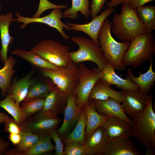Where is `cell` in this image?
I'll use <instances>...</instances> for the list:
<instances>
[{
  "label": "cell",
  "instance_id": "9c48e42d",
  "mask_svg": "<svg viewBox=\"0 0 155 155\" xmlns=\"http://www.w3.org/2000/svg\"><path fill=\"white\" fill-rule=\"evenodd\" d=\"M79 77L78 83L73 92L76 94V105L82 108L85 104L89 103V94L102 73V70L98 67L90 69L83 63L78 65Z\"/></svg>",
  "mask_w": 155,
  "mask_h": 155
},
{
  "label": "cell",
  "instance_id": "30bf717a",
  "mask_svg": "<svg viewBox=\"0 0 155 155\" xmlns=\"http://www.w3.org/2000/svg\"><path fill=\"white\" fill-rule=\"evenodd\" d=\"M15 21L18 23H22L20 28L24 29L29 24L33 23H41L46 24L50 27L56 29L65 40L69 39V37L64 31V29L69 31L68 26L63 23L61 19L63 18L61 10L59 9H54L49 14L44 16L37 18H28L21 16L17 12H15Z\"/></svg>",
  "mask_w": 155,
  "mask_h": 155
},
{
  "label": "cell",
  "instance_id": "e0dca14e",
  "mask_svg": "<svg viewBox=\"0 0 155 155\" xmlns=\"http://www.w3.org/2000/svg\"><path fill=\"white\" fill-rule=\"evenodd\" d=\"M55 86L50 79L38 72L32 78L27 94L24 100L45 98Z\"/></svg>",
  "mask_w": 155,
  "mask_h": 155
},
{
  "label": "cell",
  "instance_id": "d6a6232c",
  "mask_svg": "<svg viewBox=\"0 0 155 155\" xmlns=\"http://www.w3.org/2000/svg\"><path fill=\"white\" fill-rule=\"evenodd\" d=\"M89 4V0H72L71 7L67 8L63 13V18L74 19L80 12L87 20L90 15Z\"/></svg>",
  "mask_w": 155,
  "mask_h": 155
},
{
  "label": "cell",
  "instance_id": "7a4b0ae2",
  "mask_svg": "<svg viewBox=\"0 0 155 155\" xmlns=\"http://www.w3.org/2000/svg\"><path fill=\"white\" fill-rule=\"evenodd\" d=\"M112 22L106 19L100 30L98 39L104 58L115 69L124 71L126 66L122 63L123 56L129 48L131 42H118L111 33Z\"/></svg>",
  "mask_w": 155,
  "mask_h": 155
},
{
  "label": "cell",
  "instance_id": "d4e9b609",
  "mask_svg": "<svg viewBox=\"0 0 155 155\" xmlns=\"http://www.w3.org/2000/svg\"><path fill=\"white\" fill-rule=\"evenodd\" d=\"M12 53L26 60L36 70L42 69H56L59 67L30 50L16 49L12 51Z\"/></svg>",
  "mask_w": 155,
  "mask_h": 155
},
{
  "label": "cell",
  "instance_id": "b9f144b4",
  "mask_svg": "<svg viewBox=\"0 0 155 155\" xmlns=\"http://www.w3.org/2000/svg\"><path fill=\"white\" fill-rule=\"evenodd\" d=\"M8 139L14 146H16L20 143L21 137L20 133H9Z\"/></svg>",
  "mask_w": 155,
  "mask_h": 155
},
{
  "label": "cell",
  "instance_id": "277c9868",
  "mask_svg": "<svg viewBox=\"0 0 155 155\" xmlns=\"http://www.w3.org/2000/svg\"><path fill=\"white\" fill-rule=\"evenodd\" d=\"M155 54V42L152 33L146 32L137 36L131 42L122 59L125 66L136 69L145 62L153 59Z\"/></svg>",
  "mask_w": 155,
  "mask_h": 155
},
{
  "label": "cell",
  "instance_id": "8992f818",
  "mask_svg": "<svg viewBox=\"0 0 155 155\" xmlns=\"http://www.w3.org/2000/svg\"><path fill=\"white\" fill-rule=\"evenodd\" d=\"M38 72L50 79L65 95L73 92L79 81L78 66L71 61L67 65L56 69H42Z\"/></svg>",
  "mask_w": 155,
  "mask_h": 155
},
{
  "label": "cell",
  "instance_id": "ffe728a7",
  "mask_svg": "<svg viewBox=\"0 0 155 155\" xmlns=\"http://www.w3.org/2000/svg\"><path fill=\"white\" fill-rule=\"evenodd\" d=\"M36 70L34 69L18 80L15 78L12 81L8 94L16 102L20 103L26 97Z\"/></svg>",
  "mask_w": 155,
  "mask_h": 155
},
{
  "label": "cell",
  "instance_id": "d6986e66",
  "mask_svg": "<svg viewBox=\"0 0 155 155\" xmlns=\"http://www.w3.org/2000/svg\"><path fill=\"white\" fill-rule=\"evenodd\" d=\"M110 84L99 78L95 83L88 98V102L93 100H104L112 98L122 102L123 99L122 92L113 89Z\"/></svg>",
  "mask_w": 155,
  "mask_h": 155
},
{
  "label": "cell",
  "instance_id": "5bb4252c",
  "mask_svg": "<svg viewBox=\"0 0 155 155\" xmlns=\"http://www.w3.org/2000/svg\"><path fill=\"white\" fill-rule=\"evenodd\" d=\"M102 126L109 141L131 136L132 125L118 117H108Z\"/></svg>",
  "mask_w": 155,
  "mask_h": 155
},
{
  "label": "cell",
  "instance_id": "7c38bea8",
  "mask_svg": "<svg viewBox=\"0 0 155 155\" xmlns=\"http://www.w3.org/2000/svg\"><path fill=\"white\" fill-rule=\"evenodd\" d=\"M123 99L122 104L125 113L132 119L145 109L149 95L139 91L122 90Z\"/></svg>",
  "mask_w": 155,
  "mask_h": 155
},
{
  "label": "cell",
  "instance_id": "ac0fdd59",
  "mask_svg": "<svg viewBox=\"0 0 155 155\" xmlns=\"http://www.w3.org/2000/svg\"><path fill=\"white\" fill-rule=\"evenodd\" d=\"M15 21L12 12L5 15L0 14V32L1 45L0 50V59L4 63L8 58L9 45L13 43L14 40L13 37L11 36L9 34V26L11 22Z\"/></svg>",
  "mask_w": 155,
  "mask_h": 155
},
{
  "label": "cell",
  "instance_id": "44dd1931",
  "mask_svg": "<svg viewBox=\"0 0 155 155\" xmlns=\"http://www.w3.org/2000/svg\"><path fill=\"white\" fill-rule=\"evenodd\" d=\"M100 78L111 85H115L122 90L139 91V88L136 85L126 78L123 79L117 74L114 69L108 61L102 70Z\"/></svg>",
  "mask_w": 155,
  "mask_h": 155
},
{
  "label": "cell",
  "instance_id": "f6af8a7d",
  "mask_svg": "<svg viewBox=\"0 0 155 155\" xmlns=\"http://www.w3.org/2000/svg\"><path fill=\"white\" fill-rule=\"evenodd\" d=\"M147 149V152L146 154V155H154L155 154V149L150 147Z\"/></svg>",
  "mask_w": 155,
  "mask_h": 155
},
{
  "label": "cell",
  "instance_id": "5b68a950",
  "mask_svg": "<svg viewBox=\"0 0 155 155\" xmlns=\"http://www.w3.org/2000/svg\"><path fill=\"white\" fill-rule=\"evenodd\" d=\"M71 39L79 47L78 51L68 53L72 62L76 65L83 62L91 61L102 70L107 61L99 44L92 39L79 36L72 37Z\"/></svg>",
  "mask_w": 155,
  "mask_h": 155
},
{
  "label": "cell",
  "instance_id": "bcb514c9",
  "mask_svg": "<svg viewBox=\"0 0 155 155\" xmlns=\"http://www.w3.org/2000/svg\"><path fill=\"white\" fill-rule=\"evenodd\" d=\"M4 0H0V1H3ZM1 5L0 4V11H1Z\"/></svg>",
  "mask_w": 155,
  "mask_h": 155
},
{
  "label": "cell",
  "instance_id": "4316f807",
  "mask_svg": "<svg viewBox=\"0 0 155 155\" xmlns=\"http://www.w3.org/2000/svg\"><path fill=\"white\" fill-rule=\"evenodd\" d=\"M83 108L86 118V139L96 128L102 126L108 117L99 113L90 102L84 104Z\"/></svg>",
  "mask_w": 155,
  "mask_h": 155
},
{
  "label": "cell",
  "instance_id": "7bdbcfd3",
  "mask_svg": "<svg viewBox=\"0 0 155 155\" xmlns=\"http://www.w3.org/2000/svg\"><path fill=\"white\" fill-rule=\"evenodd\" d=\"M108 0H106L107 1ZM128 0H111L106 3L107 7L112 8L115 7L117 6L122 4L126 3Z\"/></svg>",
  "mask_w": 155,
  "mask_h": 155
},
{
  "label": "cell",
  "instance_id": "8fae6325",
  "mask_svg": "<svg viewBox=\"0 0 155 155\" xmlns=\"http://www.w3.org/2000/svg\"><path fill=\"white\" fill-rule=\"evenodd\" d=\"M67 101L65 109L63 121L61 127L56 130L62 141L72 131L80 117L82 108L76 105L77 95L72 92L67 96Z\"/></svg>",
  "mask_w": 155,
  "mask_h": 155
},
{
  "label": "cell",
  "instance_id": "836d02e7",
  "mask_svg": "<svg viewBox=\"0 0 155 155\" xmlns=\"http://www.w3.org/2000/svg\"><path fill=\"white\" fill-rule=\"evenodd\" d=\"M45 100V98L24 100L20 108L26 119L42 110L44 106Z\"/></svg>",
  "mask_w": 155,
  "mask_h": 155
},
{
  "label": "cell",
  "instance_id": "7402d4cb",
  "mask_svg": "<svg viewBox=\"0 0 155 155\" xmlns=\"http://www.w3.org/2000/svg\"><path fill=\"white\" fill-rule=\"evenodd\" d=\"M129 138L109 141L104 155H141Z\"/></svg>",
  "mask_w": 155,
  "mask_h": 155
},
{
  "label": "cell",
  "instance_id": "603a6c76",
  "mask_svg": "<svg viewBox=\"0 0 155 155\" xmlns=\"http://www.w3.org/2000/svg\"><path fill=\"white\" fill-rule=\"evenodd\" d=\"M153 59L151 60L148 70L144 73L139 71V76L135 77L132 72L131 68H129L127 70L126 75V79L136 85L139 88V91L146 94L154 85L155 81V73L152 69Z\"/></svg>",
  "mask_w": 155,
  "mask_h": 155
},
{
  "label": "cell",
  "instance_id": "f546056e",
  "mask_svg": "<svg viewBox=\"0 0 155 155\" xmlns=\"http://www.w3.org/2000/svg\"><path fill=\"white\" fill-rule=\"evenodd\" d=\"M137 15L145 25L147 32L151 33L155 30V6H143L136 8Z\"/></svg>",
  "mask_w": 155,
  "mask_h": 155
},
{
  "label": "cell",
  "instance_id": "f35d334b",
  "mask_svg": "<svg viewBox=\"0 0 155 155\" xmlns=\"http://www.w3.org/2000/svg\"><path fill=\"white\" fill-rule=\"evenodd\" d=\"M5 124L4 130L9 133H20L22 130L19 125L13 119L10 118Z\"/></svg>",
  "mask_w": 155,
  "mask_h": 155
},
{
  "label": "cell",
  "instance_id": "1f68e13d",
  "mask_svg": "<svg viewBox=\"0 0 155 155\" xmlns=\"http://www.w3.org/2000/svg\"><path fill=\"white\" fill-rule=\"evenodd\" d=\"M20 104L12 99L8 94L4 99L0 101V107L11 115L19 125L27 119L21 108Z\"/></svg>",
  "mask_w": 155,
  "mask_h": 155
},
{
  "label": "cell",
  "instance_id": "ee69618b",
  "mask_svg": "<svg viewBox=\"0 0 155 155\" xmlns=\"http://www.w3.org/2000/svg\"><path fill=\"white\" fill-rule=\"evenodd\" d=\"M10 118L7 115L0 112V125L5 123Z\"/></svg>",
  "mask_w": 155,
  "mask_h": 155
},
{
  "label": "cell",
  "instance_id": "cb8c5ba5",
  "mask_svg": "<svg viewBox=\"0 0 155 155\" xmlns=\"http://www.w3.org/2000/svg\"><path fill=\"white\" fill-rule=\"evenodd\" d=\"M45 98L42 111L50 110L58 114L63 113L67 104V96L56 86Z\"/></svg>",
  "mask_w": 155,
  "mask_h": 155
},
{
  "label": "cell",
  "instance_id": "8d00e7d4",
  "mask_svg": "<svg viewBox=\"0 0 155 155\" xmlns=\"http://www.w3.org/2000/svg\"><path fill=\"white\" fill-rule=\"evenodd\" d=\"M51 139L55 144V155H63V144L62 140L56 130L51 134Z\"/></svg>",
  "mask_w": 155,
  "mask_h": 155
},
{
  "label": "cell",
  "instance_id": "83f0119b",
  "mask_svg": "<svg viewBox=\"0 0 155 155\" xmlns=\"http://www.w3.org/2000/svg\"><path fill=\"white\" fill-rule=\"evenodd\" d=\"M51 139V135L49 133L41 135L34 144L19 155H40L53 151L55 150V147Z\"/></svg>",
  "mask_w": 155,
  "mask_h": 155
},
{
  "label": "cell",
  "instance_id": "d590c367",
  "mask_svg": "<svg viewBox=\"0 0 155 155\" xmlns=\"http://www.w3.org/2000/svg\"><path fill=\"white\" fill-rule=\"evenodd\" d=\"M67 7L65 5H59L54 4L48 0H40L38 9L32 18L40 17L44 12L49 9H64Z\"/></svg>",
  "mask_w": 155,
  "mask_h": 155
},
{
  "label": "cell",
  "instance_id": "6da1fadb",
  "mask_svg": "<svg viewBox=\"0 0 155 155\" xmlns=\"http://www.w3.org/2000/svg\"><path fill=\"white\" fill-rule=\"evenodd\" d=\"M111 30L123 42H131L137 36L147 32L144 24L139 20L136 8L123 4L120 13L113 16Z\"/></svg>",
  "mask_w": 155,
  "mask_h": 155
},
{
  "label": "cell",
  "instance_id": "4fadbf2b",
  "mask_svg": "<svg viewBox=\"0 0 155 155\" xmlns=\"http://www.w3.org/2000/svg\"><path fill=\"white\" fill-rule=\"evenodd\" d=\"M115 11L114 8L108 7L100 14L96 16L91 22L87 24H76L67 21L66 24L68 26L69 31L74 30L83 32L88 35L96 43L99 44L98 36L100 30L105 20Z\"/></svg>",
  "mask_w": 155,
  "mask_h": 155
},
{
  "label": "cell",
  "instance_id": "ba28073f",
  "mask_svg": "<svg viewBox=\"0 0 155 155\" xmlns=\"http://www.w3.org/2000/svg\"><path fill=\"white\" fill-rule=\"evenodd\" d=\"M62 121L58 114L50 110H42L28 118L19 125L21 130L41 135L51 134Z\"/></svg>",
  "mask_w": 155,
  "mask_h": 155
},
{
  "label": "cell",
  "instance_id": "52a82bcc",
  "mask_svg": "<svg viewBox=\"0 0 155 155\" xmlns=\"http://www.w3.org/2000/svg\"><path fill=\"white\" fill-rule=\"evenodd\" d=\"M69 48L51 39L41 41L30 51L58 67L67 65L71 61L68 54Z\"/></svg>",
  "mask_w": 155,
  "mask_h": 155
},
{
  "label": "cell",
  "instance_id": "f1b7e54d",
  "mask_svg": "<svg viewBox=\"0 0 155 155\" xmlns=\"http://www.w3.org/2000/svg\"><path fill=\"white\" fill-rule=\"evenodd\" d=\"M86 118L82 107L81 113L77 124L73 130L62 140L65 146L71 142H75L84 145L85 141Z\"/></svg>",
  "mask_w": 155,
  "mask_h": 155
},
{
  "label": "cell",
  "instance_id": "60d3db41",
  "mask_svg": "<svg viewBox=\"0 0 155 155\" xmlns=\"http://www.w3.org/2000/svg\"><path fill=\"white\" fill-rule=\"evenodd\" d=\"M9 145V142L5 140L0 137V155L5 154Z\"/></svg>",
  "mask_w": 155,
  "mask_h": 155
},
{
  "label": "cell",
  "instance_id": "2e32d148",
  "mask_svg": "<svg viewBox=\"0 0 155 155\" xmlns=\"http://www.w3.org/2000/svg\"><path fill=\"white\" fill-rule=\"evenodd\" d=\"M90 103L100 114L108 117H117L132 124V120L124 112L120 102L115 99L110 98L104 100H93Z\"/></svg>",
  "mask_w": 155,
  "mask_h": 155
},
{
  "label": "cell",
  "instance_id": "3957f363",
  "mask_svg": "<svg viewBox=\"0 0 155 155\" xmlns=\"http://www.w3.org/2000/svg\"><path fill=\"white\" fill-rule=\"evenodd\" d=\"M152 101V96L149 95L145 110L132 119L130 137L137 138L146 148L155 149V113Z\"/></svg>",
  "mask_w": 155,
  "mask_h": 155
},
{
  "label": "cell",
  "instance_id": "ab89813d",
  "mask_svg": "<svg viewBox=\"0 0 155 155\" xmlns=\"http://www.w3.org/2000/svg\"><path fill=\"white\" fill-rule=\"evenodd\" d=\"M153 1V0H128L126 3L132 7L136 8Z\"/></svg>",
  "mask_w": 155,
  "mask_h": 155
},
{
  "label": "cell",
  "instance_id": "74e56055",
  "mask_svg": "<svg viewBox=\"0 0 155 155\" xmlns=\"http://www.w3.org/2000/svg\"><path fill=\"white\" fill-rule=\"evenodd\" d=\"M106 0H92L90 15L92 20L98 15L104 6Z\"/></svg>",
  "mask_w": 155,
  "mask_h": 155
},
{
  "label": "cell",
  "instance_id": "9a60e30c",
  "mask_svg": "<svg viewBox=\"0 0 155 155\" xmlns=\"http://www.w3.org/2000/svg\"><path fill=\"white\" fill-rule=\"evenodd\" d=\"M109 141L103 126L97 128L85 139L87 155H104Z\"/></svg>",
  "mask_w": 155,
  "mask_h": 155
},
{
  "label": "cell",
  "instance_id": "484cf974",
  "mask_svg": "<svg viewBox=\"0 0 155 155\" xmlns=\"http://www.w3.org/2000/svg\"><path fill=\"white\" fill-rule=\"evenodd\" d=\"M16 61L15 58L10 55L4 63V66L0 69V89L2 97L5 96L8 94L13 77L18 71L17 69H13Z\"/></svg>",
  "mask_w": 155,
  "mask_h": 155
},
{
  "label": "cell",
  "instance_id": "e575fe53",
  "mask_svg": "<svg viewBox=\"0 0 155 155\" xmlns=\"http://www.w3.org/2000/svg\"><path fill=\"white\" fill-rule=\"evenodd\" d=\"M86 150L84 145L75 142H70L65 145L63 155H86Z\"/></svg>",
  "mask_w": 155,
  "mask_h": 155
},
{
  "label": "cell",
  "instance_id": "4dcf8cb0",
  "mask_svg": "<svg viewBox=\"0 0 155 155\" xmlns=\"http://www.w3.org/2000/svg\"><path fill=\"white\" fill-rule=\"evenodd\" d=\"M21 139L16 147L9 149L5 155H19L20 154L29 148L38 140L40 135L22 130L20 133Z\"/></svg>",
  "mask_w": 155,
  "mask_h": 155
}]
</instances>
